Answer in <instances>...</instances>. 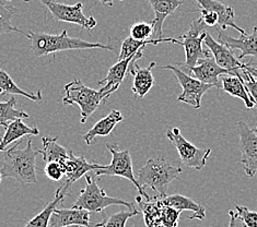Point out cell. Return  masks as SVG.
Listing matches in <instances>:
<instances>
[{"label": "cell", "instance_id": "6da1fadb", "mask_svg": "<svg viewBox=\"0 0 257 227\" xmlns=\"http://www.w3.org/2000/svg\"><path fill=\"white\" fill-rule=\"evenodd\" d=\"M27 38L31 44V50L35 57L46 56V55L55 54L57 52L63 51H71V50H105L108 52H114L117 47V44H112V39H108L107 44L102 43H90L83 41L81 39L70 38L68 36L67 31H63L60 34H47L41 32H29Z\"/></svg>", "mask_w": 257, "mask_h": 227}, {"label": "cell", "instance_id": "7a4b0ae2", "mask_svg": "<svg viewBox=\"0 0 257 227\" xmlns=\"http://www.w3.org/2000/svg\"><path fill=\"white\" fill-rule=\"evenodd\" d=\"M21 143L22 140H19L12 148L6 151L0 173H2L3 178H14L22 185L38 183L39 180L36 178L35 162L36 157L41 154V150L33 148L31 139H29L28 144L24 149L19 148Z\"/></svg>", "mask_w": 257, "mask_h": 227}, {"label": "cell", "instance_id": "3957f363", "mask_svg": "<svg viewBox=\"0 0 257 227\" xmlns=\"http://www.w3.org/2000/svg\"><path fill=\"white\" fill-rule=\"evenodd\" d=\"M182 171L180 166H173L164 157H152L138 170L137 181L144 189L149 187L160 194V198H165L170 183L177 179Z\"/></svg>", "mask_w": 257, "mask_h": 227}, {"label": "cell", "instance_id": "277c9868", "mask_svg": "<svg viewBox=\"0 0 257 227\" xmlns=\"http://www.w3.org/2000/svg\"><path fill=\"white\" fill-rule=\"evenodd\" d=\"M65 96L63 104L66 106L77 105L81 109L80 122L84 124L87 119L99 108L101 102L105 101L100 90H93L84 85L79 79H75L65 85Z\"/></svg>", "mask_w": 257, "mask_h": 227}, {"label": "cell", "instance_id": "5b68a950", "mask_svg": "<svg viewBox=\"0 0 257 227\" xmlns=\"http://www.w3.org/2000/svg\"><path fill=\"white\" fill-rule=\"evenodd\" d=\"M84 178L87 185L80 191L75 204L72 205L73 208H80V210L99 213L109 205H125L128 207V210H135L134 204L130 203V202L118 198L108 197L105 191L99 187L92 176H89L87 174Z\"/></svg>", "mask_w": 257, "mask_h": 227}, {"label": "cell", "instance_id": "8992f818", "mask_svg": "<svg viewBox=\"0 0 257 227\" xmlns=\"http://www.w3.org/2000/svg\"><path fill=\"white\" fill-rule=\"evenodd\" d=\"M106 148L112 154L111 164L107 166L101 165L99 169L94 170L96 176H119L124 177L126 179L131 180L133 185L137 188L139 194L146 200H150L151 197L146 193L145 189L139 185L137 178L135 177L133 170V161L131 153L128 150H119L118 145L116 143H106Z\"/></svg>", "mask_w": 257, "mask_h": 227}, {"label": "cell", "instance_id": "52a82bcc", "mask_svg": "<svg viewBox=\"0 0 257 227\" xmlns=\"http://www.w3.org/2000/svg\"><path fill=\"white\" fill-rule=\"evenodd\" d=\"M206 27L207 26L204 21L199 18L198 20L192 22L187 33L181 35L182 41L180 45L184 47L185 50V61L177 64V67L185 66L187 68H192L198 64L199 60L212 56L209 50L205 51L203 48L207 35Z\"/></svg>", "mask_w": 257, "mask_h": 227}, {"label": "cell", "instance_id": "ba28073f", "mask_svg": "<svg viewBox=\"0 0 257 227\" xmlns=\"http://www.w3.org/2000/svg\"><path fill=\"white\" fill-rule=\"evenodd\" d=\"M167 137L179 153L182 165L196 170H201L206 166L207 159L211 154V149H199L195 146L182 136L180 128L169 129Z\"/></svg>", "mask_w": 257, "mask_h": 227}, {"label": "cell", "instance_id": "9c48e42d", "mask_svg": "<svg viewBox=\"0 0 257 227\" xmlns=\"http://www.w3.org/2000/svg\"><path fill=\"white\" fill-rule=\"evenodd\" d=\"M48 12H51L54 20L60 22H68L77 24L85 30H93L97 21L92 16L87 17L83 14L82 4H76L73 6L66 5L57 0H40Z\"/></svg>", "mask_w": 257, "mask_h": 227}, {"label": "cell", "instance_id": "30bf717a", "mask_svg": "<svg viewBox=\"0 0 257 227\" xmlns=\"http://www.w3.org/2000/svg\"><path fill=\"white\" fill-rule=\"evenodd\" d=\"M161 68L172 70L175 78L177 79V81L181 84L183 92L182 94L177 97V101L185 103L187 105L192 106L196 109L200 108L201 99H203V96L208 90L210 88H213L212 85L206 84L199 81L197 79L187 76L186 73L183 72L177 66H161Z\"/></svg>", "mask_w": 257, "mask_h": 227}, {"label": "cell", "instance_id": "8fae6325", "mask_svg": "<svg viewBox=\"0 0 257 227\" xmlns=\"http://www.w3.org/2000/svg\"><path fill=\"white\" fill-rule=\"evenodd\" d=\"M236 129L240 136L241 159L246 176L254 177L257 171V132L250 129L246 122H236Z\"/></svg>", "mask_w": 257, "mask_h": 227}, {"label": "cell", "instance_id": "7c38bea8", "mask_svg": "<svg viewBox=\"0 0 257 227\" xmlns=\"http://www.w3.org/2000/svg\"><path fill=\"white\" fill-rule=\"evenodd\" d=\"M205 45L209 48V51L215 58L216 63L221 67V68L228 70L231 76H235L237 78L241 77V69H243L244 64H242L240 59H237L232 50L222 44V43L217 42L212 38L210 33L207 32L206 39L204 41Z\"/></svg>", "mask_w": 257, "mask_h": 227}, {"label": "cell", "instance_id": "4fadbf2b", "mask_svg": "<svg viewBox=\"0 0 257 227\" xmlns=\"http://www.w3.org/2000/svg\"><path fill=\"white\" fill-rule=\"evenodd\" d=\"M143 52L144 51H139L136 55H134V56H132L130 58L117 61V63H116L113 67L109 68L106 77L97 82V84L102 87L100 89V92L104 96V100L108 99V97L111 96L114 92L118 90L120 84L124 81L125 76H126L128 69H130L131 64L134 60H136V59L138 60L142 58L144 56Z\"/></svg>", "mask_w": 257, "mask_h": 227}, {"label": "cell", "instance_id": "5bb4252c", "mask_svg": "<svg viewBox=\"0 0 257 227\" xmlns=\"http://www.w3.org/2000/svg\"><path fill=\"white\" fill-rule=\"evenodd\" d=\"M101 165L89 163L83 156H76L73 152H69V157L65 163V185L62 187V191L68 194L69 189L78 179L87 175L89 171L99 169Z\"/></svg>", "mask_w": 257, "mask_h": 227}, {"label": "cell", "instance_id": "9a60e30c", "mask_svg": "<svg viewBox=\"0 0 257 227\" xmlns=\"http://www.w3.org/2000/svg\"><path fill=\"white\" fill-rule=\"evenodd\" d=\"M188 70H191V75L193 78L206 84H211L212 87H216L217 89L221 88V81H220L219 77L223 75H230L228 70L221 68L216 63L215 58L212 56L199 60L197 65L192 67V68H188Z\"/></svg>", "mask_w": 257, "mask_h": 227}, {"label": "cell", "instance_id": "2e32d148", "mask_svg": "<svg viewBox=\"0 0 257 227\" xmlns=\"http://www.w3.org/2000/svg\"><path fill=\"white\" fill-rule=\"evenodd\" d=\"M90 213L80 208H58L54 210L50 226L48 227H65L70 225H79L82 227H96V224L90 222Z\"/></svg>", "mask_w": 257, "mask_h": 227}, {"label": "cell", "instance_id": "e0dca14e", "mask_svg": "<svg viewBox=\"0 0 257 227\" xmlns=\"http://www.w3.org/2000/svg\"><path fill=\"white\" fill-rule=\"evenodd\" d=\"M218 42L228 46L230 50H238V59H242L246 56L257 57V26L253 28V32L248 34L241 35L238 39L231 38L218 30Z\"/></svg>", "mask_w": 257, "mask_h": 227}, {"label": "cell", "instance_id": "ac0fdd59", "mask_svg": "<svg viewBox=\"0 0 257 227\" xmlns=\"http://www.w3.org/2000/svg\"><path fill=\"white\" fill-rule=\"evenodd\" d=\"M157 64L155 61L146 67V68H142L137 65V59L134 60L130 66V73L134 76V83H133V93L144 99V97L149 93L151 88L155 85V78L152 76V69L155 68Z\"/></svg>", "mask_w": 257, "mask_h": 227}, {"label": "cell", "instance_id": "d6986e66", "mask_svg": "<svg viewBox=\"0 0 257 227\" xmlns=\"http://www.w3.org/2000/svg\"><path fill=\"white\" fill-rule=\"evenodd\" d=\"M200 6L201 9L209 10L215 12L219 17V23L218 26L224 31L226 28H232L240 32L242 35L246 34L245 30H243L235 23V16L234 10L232 7H229L222 3L218 2V0H196Z\"/></svg>", "mask_w": 257, "mask_h": 227}, {"label": "cell", "instance_id": "ffe728a7", "mask_svg": "<svg viewBox=\"0 0 257 227\" xmlns=\"http://www.w3.org/2000/svg\"><path fill=\"white\" fill-rule=\"evenodd\" d=\"M185 0H148L152 10L155 11V19L152 20L155 23L154 40L163 39V23L169 16L179 9L184 4Z\"/></svg>", "mask_w": 257, "mask_h": 227}, {"label": "cell", "instance_id": "44dd1931", "mask_svg": "<svg viewBox=\"0 0 257 227\" xmlns=\"http://www.w3.org/2000/svg\"><path fill=\"white\" fill-rule=\"evenodd\" d=\"M124 120V116L119 110L113 109L105 117H103L96 124L90 129V130L84 134L83 140L85 141L87 145H91L96 137H106L111 133L116 125L119 124Z\"/></svg>", "mask_w": 257, "mask_h": 227}, {"label": "cell", "instance_id": "7402d4cb", "mask_svg": "<svg viewBox=\"0 0 257 227\" xmlns=\"http://www.w3.org/2000/svg\"><path fill=\"white\" fill-rule=\"evenodd\" d=\"M163 205L174 207L181 212L183 211H192L193 214L189 216V219H199L204 220L206 217V208L201 204L197 203L193 199L185 197L183 194H172L167 195L165 198H161Z\"/></svg>", "mask_w": 257, "mask_h": 227}, {"label": "cell", "instance_id": "603a6c76", "mask_svg": "<svg viewBox=\"0 0 257 227\" xmlns=\"http://www.w3.org/2000/svg\"><path fill=\"white\" fill-rule=\"evenodd\" d=\"M40 130L36 127H30L22 119H16L8 124L5 130L3 140L0 141V152L5 151L9 144L26 136H39Z\"/></svg>", "mask_w": 257, "mask_h": 227}, {"label": "cell", "instance_id": "cb8c5ba5", "mask_svg": "<svg viewBox=\"0 0 257 227\" xmlns=\"http://www.w3.org/2000/svg\"><path fill=\"white\" fill-rule=\"evenodd\" d=\"M137 203L142 208L144 220L147 227H162V208L163 203L161 198H151L150 200L144 201L142 195L136 198Z\"/></svg>", "mask_w": 257, "mask_h": 227}, {"label": "cell", "instance_id": "d4e9b609", "mask_svg": "<svg viewBox=\"0 0 257 227\" xmlns=\"http://www.w3.org/2000/svg\"><path fill=\"white\" fill-rule=\"evenodd\" d=\"M57 140L58 137H44L42 139L43 150H41V155L43 156V161L46 164L56 162L65 165L69 157V152L60 145Z\"/></svg>", "mask_w": 257, "mask_h": 227}, {"label": "cell", "instance_id": "484cf974", "mask_svg": "<svg viewBox=\"0 0 257 227\" xmlns=\"http://www.w3.org/2000/svg\"><path fill=\"white\" fill-rule=\"evenodd\" d=\"M174 43V44H180L181 41L179 40H175V39H161V40H154V39H150V40H147V41H137V40H134L133 38H127L123 43L120 44V51L118 54V61L120 60H124L130 58L134 55H136L139 51H144L145 47L149 44L152 45H158V44H161V43Z\"/></svg>", "mask_w": 257, "mask_h": 227}, {"label": "cell", "instance_id": "4316f807", "mask_svg": "<svg viewBox=\"0 0 257 227\" xmlns=\"http://www.w3.org/2000/svg\"><path fill=\"white\" fill-rule=\"evenodd\" d=\"M221 88L224 92L230 94L231 96L237 97L245 104V106L247 109H252L255 107L254 103L250 99V95L248 93V91L246 90L245 85H244L241 77L237 78L235 76H229V77H223L221 80Z\"/></svg>", "mask_w": 257, "mask_h": 227}, {"label": "cell", "instance_id": "83f0119b", "mask_svg": "<svg viewBox=\"0 0 257 227\" xmlns=\"http://www.w3.org/2000/svg\"><path fill=\"white\" fill-rule=\"evenodd\" d=\"M6 95H20L34 102H40L43 99L41 90H39L36 93H29L27 91H23L21 88L18 87L7 72L0 68V96Z\"/></svg>", "mask_w": 257, "mask_h": 227}, {"label": "cell", "instance_id": "f1b7e54d", "mask_svg": "<svg viewBox=\"0 0 257 227\" xmlns=\"http://www.w3.org/2000/svg\"><path fill=\"white\" fill-rule=\"evenodd\" d=\"M65 195L66 194L62 191V187H59L56 190V192H55L54 199L44 208H43L42 212H40L38 215H35L32 219H30L24 227H48L50 226L52 214L55 208H56L64 201Z\"/></svg>", "mask_w": 257, "mask_h": 227}, {"label": "cell", "instance_id": "f546056e", "mask_svg": "<svg viewBox=\"0 0 257 227\" xmlns=\"http://www.w3.org/2000/svg\"><path fill=\"white\" fill-rule=\"evenodd\" d=\"M17 104L16 97H11L10 100L6 102H0V124L6 129L9 121H14L16 119H28L29 114L23 110L17 109L15 106Z\"/></svg>", "mask_w": 257, "mask_h": 227}, {"label": "cell", "instance_id": "4dcf8cb0", "mask_svg": "<svg viewBox=\"0 0 257 227\" xmlns=\"http://www.w3.org/2000/svg\"><path fill=\"white\" fill-rule=\"evenodd\" d=\"M18 14V10L14 6H10L6 3L0 2V35L8 34V33H20L23 35H27L23 33L21 30L14 27L11 24L14 17Z\"/></svg>", "mask_w": 257, "mask_h": 227}, {"label": "cell", "instance_id": "1f68e13d", "mask_svg": "<svg viewBox=\"0 0 257 227\" xmlns=\"http://www.w3.org/2000/svg\"><path fill=\"white\" fill-rule=\"evenodd\" d=\"M140 212L138 210L130 211H120L118 213H114L111 216L105 218L102 223L96 224V227H125L127 220L131 217L138 215Z\"/></svg>", "mask_w": 257, "mask_h": 227}, {"label": "cell", "instance_id": "d6a6232c", "mask_svg": "<svg viewBox=\"0 0 257 227\" xmlns=\"http://www.w3.org/2000/svg\"><path fill=\"white\" fill-rule=\"evenodd\" d=\"M155 23L151 22H137L131 27V38L137 41H147L154 35Z\"/></svg>", "mask_w": 257, "mask_h": 227}, {"label": "cell", "instance_id": "836d02e7", "mask_svg": "<svg viewBox=\"0 0 257 227\" xmlns=\"http://www.w3.org/2000/svg\"><path fill=\"white\" fill-rule=\"evenodd\" d=\"M181 215V211L176 210L174 207L163 205L162 208V227H177L179 219Z\"/></svg>", "mask_w": 257, "mask_h": 227}, {"label": "cell", "instance_id": "e575fe53", "mask_svg": "<svg viewBox=\"0 0 257 227\" xmlns=\"http://www.w3.org/2000/svg\"><path fill=\"white\" fill-rule=\"evenodd\" d=\"M241 79L257 108V79L252 77L245 69H241Z\"/></svg>", "mask_w": 257, "mask_h": 227}, {"label": "cell", "instance_id": "d590c367", "mask_svg": "<svg viewBox=\"0 0 257 227\" xmlns=\"http://www.w3.org/2000/svg\"><path fill=\"white\" fill-rule=\"evenodd\" d=\"M235 210L245 227H257V212L250 211L248 207L240 205H235Z\"/></svg>", "mask_w": 257, "mask_h": 227}, {"label": "cell", "instance_id": "8d00e7d4", "mask_svg": "<svg viewBox=\"0 0 257 227\" xmlns=\"http://www.w3.org/2000/svg\"><path fill=\"white\" fill-rule=\"evenodd\" d=\"M44 173L51 180L59 181L62 180L63 177L65 176V165L56 162L47 163L44 169Z\"/></svg>", "mask_w": 257, "mask_h": 227}, {"label": "cell", "instance_id": "74e56055", "mask_svg": "<svg viewBox=\"0 0 257 227\" xmlns=\"http://www.w3.org/2000/svg\"><path fill=\"white\" fill-rule=\"evenodd\" d=\"M198 12L201 14L200 19L204 21L207 27H216L219 23V17L217 14L209 10H205V9H198Z\"/></svg>", "mask_w": 257, "mask_h": 227}, {"label": "cell", "instance_id": "f35d334b", "mask_svg": "<svg viewBox=\"0 0 257 227\" xmlns=\"http://www.w3.org/2000/svg\"><path fill=\"white\" fill-rule=\"evenodd\" d=\"M229 216H230V222L228 227H245V225L243 224L241 219H238L237 213L234 212L233 210L229 211Z\"/></svg>", "mask_w": 257, "mask_h": 227}, {"label": "cell", "instance_id": "ab89813d", "mask_svg": "<svg viewBox=\"0 0 257 227\" xmlns=\"http://www.w3.org/2000/svg\"><path fill=\"white\" fill-rule=\"evenodd\" d=\"M243 69H245L250 76L257 79V63H255L254 60L249 61L247 64H244Z\"/></svg>", "mask_w": 257, "mask_h": 227}, {"label": "cell", "instance_id": "60d3db41", "mask_svg": "<svg viewBox=\"0 0 257 227\" xmlns=\"http://www.w3.org/2000/svg\"><path fill=\"white\" fill-rule=\"evenodd\" d=\"M96 2L101 3L103 6H107V7H113L114 2H124V0H96Z\"/></svg>", "mask_w": 257, "mask_h": 227}, {"label": "cell", "instance_id": "b9f144b4", "mask_svg": "<svg viewBox=\"0 0 257 227\" xmlns=\"http://www.w3.org/2000/svg\"><path fill=\"white\" fill-rule=\"evenodd\" d=\"M65 227H80L79 225H70V226H65Z\"/></svg>", "mask_w": 257, "mask_h": 227}, {"label": "cell", "instance_id": "7bdbcfd3", "mask_svg": "<svg viewBox=\"0 0 257 227\" xmlns=\"http://www.w3.org/2000/svg\"><path fill=\"white\" fill-rule=\"evenodd\" d=\"M7 2H10V0H7ZM22 2H24V3H30V2H31V0H22Z\"/></svg>", "mask_w": 257, "mask_h": 227}, {"label": "cell", "instance_id": "ee69618b", "mask_svg": "<svg viewBox=\"0 0 257 227\" xmlns=\"http://www.w3.org/2000/svg\"><path fill=\"white\" fill-rule=\"evenodd\" d=\"M0 126H2V127H3V125H2V124H0ZM3 137H4V136H3V134H2V133H0V141H2V140H3Z\"/></svg>", "mask_w": 257, "mask_h": 227}, {"label": "cell", "instance_id": "f6af8a7d", "mask_svg": "<svg viewBox=\"0 0 257 227\" xmlns=\"http://www.w3.org/2000/svg\"><path fill=\"white\" fill-rule=\"evenodd\" d=\"M2 179H3V176H2V173H0V182H2Z\"/></svg>", "mask_w": 257, "mask_h": 227}, {"label": "cell", "instance_id": "bcb514c9", "mask_svg": "<svg viewBox=\"0 0 257 227\" xmlns=\"http://www.w3.org/2000/svg\"><path fill=\"white\" fill-rule=\"evenodd\" d=\"M255 131H256V132H257V127H256V128H255Z\"/></svg>", "mask_w": 257, "mask_h": 227}]
</instances>
